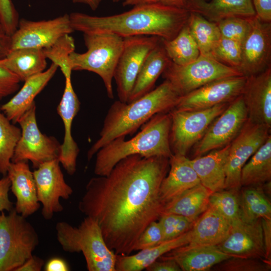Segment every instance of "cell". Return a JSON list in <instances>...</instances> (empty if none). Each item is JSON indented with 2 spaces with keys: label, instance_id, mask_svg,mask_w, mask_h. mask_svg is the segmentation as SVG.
Segmentation results:
<instances>
[{
  "label": "cell",
  "instance_id": "6da1fadb",
  "mask_svg": "<svg viewBox=\"0 0 271 271\" xmlns=\"http://www.w3.org/2000/svg\"><path fill=\"white\" fill-rule=\"evenodd\" d=\"M169 158L133 155L119 161L106 176L87 183L78 209L98 224L109 249L129 255L147 227L161 216L160 190Z\"/></svg>",
  "mask_w": 271,
  "mask_h": 271
},
{
  "label": "cell",
  "instance_id": "7a4b0ae2",
  "mask_svg": "<svg viewBox=\"0 0 271 271\" xmlns=\"http://www.w3.org/2000/svg\"><path fill=\"white\" fill-rule=\"evenodd\" d=\"M189 15L185 8L158 3L134 6L127 12L108 16L76 12L69 17L74 31L83 34L108 32L122 38L153 36L170 40L187 24Z\"/></svg>",
  "mask_w": 271,
  "mask_h": 271
},
{
  "label": "cell",
  "instance_id": "3957f363",
  "mask_svg": "<svg viewBox=\"0 0 271 271\" xmlns=\"http://www.w3.org/2000/svg\"><path fill=\"white\" fill-rule=\"evenodd\" d=\"M180 97L171 83L165 80L155 89L133 101H114L107 111L99 138L87 152L88 160L112 140L132 135L155 115L170 111Z\"/></svg>",
  "mask_w": 271,
  "mask_h": 271
},
{
  "label": "cell",
  "instance_id": "277c9868",
  "mask_svg": "<svg viewBox=\"0 0 271 271\" xmlns=\"http://www.w3.org/2000/svg\"><path fill=\"white\" fill-rule=\"evenodd\" d=\"M170 111L157 114L142 125L141 130L131 139L117 138L100 148L96 153L94 173L96 176L107 175L122 159L133 155L143 157H164L173 155L170 133Z\"/></svg>",
  "mask_w": 271,
  "mask_h": 271
},
{
  "label": "cell",
  "instance_id": "5b68a950",
  "mask_svg": "<svg viewBox=\"0 0 271 271\" xmlns=\"http://www.w3.org/2000/svg\"><path fill=\"white\" fill-rule=\"evenodd\" d=\"M58 242L63 250L82 252L89 271H115L116 254L107 246L97 222L86 217L78 227L65 221L56 225Z\"/></svg>",
  "mask_w": 271,
  "mask_h": 271
},
{
  "label": "cell",
  "instance_id": "8992f818",
  "mask_svg": "<svg viewBox=\"0 0 271 271\" xmlns=\"http://www.w3.org/2000/svg\"><path fill=\"white\" fill-rule=\"evenodd\" d=\"M83 34L86 52L70 54L72 70L94 72L102 79L108 97L114 98L112 80L121 53L123 38L108 32Z\"/></svg>",
  "mask_w": 271,
  "mask_h": 271
},
{
  "label": "cell",
  "instance_id": "52a82bcc",
  "mask_svg": "<svg viewBox=\"0 0 271 271\" xmlns=\"http://www.w3.org/2000/svg\"><path fill=\"white\" fill-rule=\"evenodd\" d=\"M38 233L26 218L14 208L0 212V271H15L38 245Z\"/></svg>",
  "mask_w": 271,
  "mask_h": 271
},
{
  "label": "cell",
  "instance_id": "ba28073f",
  "mask_svg": "<svg viewBox=\"0 0 271 271\" xmlns=\"http://www.w3.org/2000/svg\"><path fill=\"white\" fill-rule=\"evenodd\" d=\"M162 75L180 96L213 81L242 75L236 69L210 56L202 55L185 65H178L170 61Z\"/></svg>",
  "mask_w": 271,
  "mask_h": 271
},
{
  "label": "cell",
  "instance_id": "9c48e42d",
  "mask_svg": "<svg viewBox=\"0 0 271 271\" xmlns=\"http://www.w3.org/2000/svg\"><path fill=\"white\" fill-rule=\"evenodd\" d=\"M229 103L197 110H171L170 144L173 154L186 156Z\"/></svg>",
  "mask_w": 271,
  "mask_h": 271
},
{
  "label": "cell",
  "instance_id": "30bf717a",
  "mask_svg": "<svg viewBox=\"0 0 271 271\" xmlns=\"http://www.w3.org/2000/svg\"><path fill=\"white\" fill-rule=\"evenodd\" d=\"M36 109L35 102L18 122L21 127V136L11 162L30 161L37 168L43 163L58 159L61 144L54 137L41 132L37 122Z\"/></svg>",
  "mask_w": 271,
  "mask_h": 271
},
{
  "label": "cell",
  "instance_id": "8fae6325",
  "mask_svg": "<svg viewBox=\"0 0 271 271\" xmlns=\"http://www.w3.org/2000/svg\"><path fill=\"white\" fill-rule=\"evenodd\" d=\"M123 38V48L114 73L118 100L126 102L137 76L150 52L161 39L153 36H136Z\"/></svg>",
  "mask_w": 271,
  "mask_h": 271
},
{
  "label": "cell",
  "instance_id": "7c38bea8",
  "mask_svg": "<svg viewBox=\"0 0 271 271\" xmlns=\"http://www.w3.org/2000/svg\"><path fill=\"white\" fill-rule=\"evenodd\" d=\"M269 128L247 119L230 144L225 165L224 190L237 191L241 187V171L269 135Z\"/></svg>",
  "mask_w": 271,
  "mask_h": 271
},
{
  "label": "cell",
  "instance_id": "4fadbf2b",
  "mask_svg": "<svg viewBox=\"0 0 271 271\" xmlns=\"http://www.w3.org/2000/svg\"><path fill=\"white\" fill-rule=\"evenodd\" d=\"M248 119L241 95L230 102L225 109L211 123L196 144L194 156H201L231 143Z\"/></svg>",
  "mask_w": 271,
  "mask_h": 271
},
{
  "label": "cell",
  "instance_id": "5bb4252c",
  "mask_svg": "<svg viewBox=\"0 0 271 271\" xmlns=\"http://www.w3.org/2000/svg\"><path fill=\"white\" fill-rule=\"evenodd\" d=\"M74 31L67 14L48 20L33 21L22 19L11 36V50L25 48L46 49Z\"/></svg>",
  "mask_w": 271,
  "mask_h": 271
},
{
  "label": "cell",
  "instance_id": "9a60e30c",
  "mask_svg": "<svg viewBox=\"0 0 271 271\" xmlns=\"http://www.w3.org/2000/svg\"><path fill=\"white\" fill-rule=\"evenodd\" d=\"M33 173L38 200L42 205V215L50 219L55 213L63 211L60 199H69L73 189L66 182L58 159L42 163Z\"/></svg>",
  "mask_w": 271,
  "mask_h": 271
},
{
  "label": "cell",
  "instance_id": "2e32d148",
  "mask_svg": "<svg viewBox=\"0 0 271 271\" xmlns=\"http://www.w3.org/2000/svg\"><path fill=\"white\" fill-rule=\"evenodd\" d=\"M246 77L236 76L216 80L180 97L173 109L197 110L230 103L241 95Z\"/></svg>",
  "mask_w": 271,
  "mask_h": 271
},
{
  "label": "cell",
  "instance_id": "e0dca14e",
  "mask_svg": "<svg viewBox=\"0 0 271 271\" xmlns=\"http://www.w3.org/2000/svg\"><path fill=\"white\" fill-rule=\"evenodd\" d=\"M271 23L261 20L256 15L251 18V27L241 43V60L238 71L249 77L270 67Z\"/></svg>",
  "mask_w": 271,
  "mask_h": 271
},
{
  "label": "cell",
  "instance_id": "ac0fdd59",
  "mask_svg": "<svg viewBox=\"0 0 271 271\" xmlns=\"http://www.w3.org/2000/svg\"><path fill=\"white\" fill-rule=\"evenodd\" d=\"M217 246L232 257L266 261L261 219L251 222L241 220L231 227L227 237Z\"/></svg>",
  "mask_w": 271,
  "mask_h": 271
},
{
  "label": "cell",
  "instance_id": "d6986e66",
  "mask_svg": "<svg viewBox=\"0 0 271 271\" xmlns=\"http://www.w3.org/2000/svg\"><path fill=\"white\" fill-rule=\"evenodd\" d=\"M248 120L271 127V67L246 77L242 93Z\"/></svg>",
  "mask_w": 271,
  "mask_h": 271
},
{
  "label": "cell",
  "instance_id": "ffe728a7",
  "mask_svg": "<svg viewBox=\"0 0 271 271\" xmlns=\"http://www.w3.org/2000/svg\"><path fill=\"white\" fill-rule=\"evenodd\" d=\"M65 79L63 94L57 108L64 127V137L58 160L67 173L72 175L76 170L79 149L72 137L71 128L73 119L80 109V102L73 88L71 76L65 77Z\"/></svg>",
  "mask_w": 271,
  "mask_h": 271
},
{
  "label": "cell",
  "instance_id": "44dd1931",
  "mask_svg": "<svg viewBox=\"0 0 271 271\" xmlns=\"http://www.w3.org/2000/svg\"><path fill=\"white\" fill-rule=\"evenodd\" d=\"M7 175L10 189L16 198L14 209L25 217L35 213L40 207L33 172L28 161L11 163Z\"/></svg>",
  "mask_w": 271,
  "mask_h": 271
},
{
  "label": "cell",
  "instance_id": "7402d4cb",
  "mask_svg": "<svg viewBox=\"0 0 271 271\" xmlns=\"http://www.w3.org/2000/svg\"><path fill=\"white\" fill-rule=\"evenodd\" d=\"M161 257L174 259L183 271H205L232 256L221 250L217 245L188 243Z\"/></svg>",
  "mask_w": 271,
  "mask_h": 271
},
{
  "label": "cell",
  "instance_id": "603a6c76",
  "mask_svg": "<svg viewBox=\"0 0 271 271\" xmlns=\"http://www.w3.org/2000/svg\"><path fill=\"white\" fill-rule=\"evenodd\" d=\"M58 68L52 63L47 70L27 79L18 92L1 106L2 112L13 123H18L22 115L35 102V97L52 78Z\"/></svg>",
  "mask_w": 271,
  "mask_h": 271
},
{
  "label": "cell",
  "instance_id": "cb8c5ba5",
  "mask_svg": "<svg viewBox=\"0 0 271 271\" xmlns=\"http://www.w3.org/2000/svg\"><path fill=\"white\" fill-rule=\"evenodd\" d=\"M184 8L215 23L230 17L256 16L251 0H189Z\"/></svg>",
  "mask_w": 271,
  "mask_h": 271
},
{
  "label": "cell",
  "instance_id": "d4e9b609",
  "mask_svg": "<svg viewBox=\"0 0 271 271\" xmlns=\"http://www.w3.org/2000/svg\"><path fill=\"white\" fill-rule=\"evenodd\" d=\"M186 156L173 154L169 158V170L160 187V198L164 204L184 191L200 183Z\"/></svg>",
  "mask_w": 271,
  "mask_h": 271
},
{
  "label": "cell",
  "instance_id": "484cf974",
  "mask_svg": "<svg viewBox=\"0 0 271 271\" xmlns=\"http://www.w3.org/2000/svg\"><path fill=\"white\" fill-rule=\"evenodd\" d=\"M230 144L204 156L189 160L200 183L212 192L224 190L225 165Z\"/></svg>",
  "mask_w": 271,
  "mask_h": 271
},
{
  "label": "cell",
  "instance_id": "4316f807",
  "mask_svg": "<svg viewBox=\"0 0 271 271\" xmlns=\"http://www.w3.org/2000/svg\"><path fill=\"white\" fill-rule=\"evenodd\" d=\"M191 239V229L174 239L140 250L136 254L127 255L116 254L115 271L142 270L165 254L189 243Z\"/></svg>",
  "mask_w": 271,
  "mask_h": 271
},
{
  "label": "cell",
  "instance_id": "83f0119b",
  "mask_svg": "<svg viewBox=\"0 0 271 271\" xmlns=\"http://www.w3.org/2000/svg\"><path fill=\"white\" fill-rule=\"evenodd\" d=\"M231 225L217 211L208 207L195 221L191 229L189 243L217 245L228 236Z\"/></svg>",
  "mask_w": 271,
  "mask_h": 271
},
{
  "label": "cell",
  "instance_id": "f1b7e54d",
  "mask_svg": "<svg viewBox=\"0 0 271 271\" xmlns=\"http://www.w3.org/2000/svg\"><path fill=\"white\" fill-rule=\"evenodd\" d=\"M212 193L199 183L166 202L161 215L176 214L196 221L208 208L209 199Z\"/></svg>",
  "mask_w": 271,
  "mask_h": 271
},
{
  "label": "cell",
  "instance_id": "f546056e",
  "mask_svg": "<svg viewBox=\"0 0 271 271\" xmlns=\"http://www.w3.org/2000/svg\"><path fill=\"white\" fill-rule=\"evenodd\" d=\"M47 57L43 49L25 48L11 50L0 59V65L25 81L46 70Z\"/></svg>",
  "mask_w": 271,
  "mask_h": 271
},
{
  "label": "cell",
  "instance_id": "4dcf8cb0",
  "mask_svg": "<svg viewBox=\"0 0 271 271\" xmlns=\"http://www.w3.org/2000/svg\"><path fill=\"white\" fill-rule=\"evenodd\" d=\"M170 61L160 40L145 60L126 102L133 101L151 91Z\"/></svg>",
  "mask_w": 271,
  "mask_h": 271
},
{
  "label": "cell",
  "instance_id": "1f68e13d",
  "mask_svg": "<svg viewBox=\"0 0 271 271\" xmlns=\"http://www.w3.org/2000/svg\"><path fill=\"white\" fill-rule=\"evenodd\" d=\"M240 174L241 187L258 186L270 181L271 136L249 159Z\"/></svg>",
  "mask_w": 271,
  "mask_h": 271
},
{
  "label": "cell",
  "instance_id": "d6a6232c",
  "mask_svg": "<svg viewBox=\"0 0 271 271\" xmlns=\"http://www.w3.org/2000/svg\"><path fill=\"white\" fill-rule=\"evenodd\" d=\"M161 41L168 58L175 64H188L197 59L200 55L187 24L173 39L170 40L161 39Z\"/></svg>",
  "mask_w": 271,
  "mask_h": 271
},
{
  "label": "cell",
  "instance_id": "836d02e7",
  "mask_svg": "<svg viewBox=\"0 0 271 271\" xmlns=\"http://www.w3.org/2000/svg\"><path fill=\"white\" fill-rule=\"evenodd\" d=\"M258 186L244 187L239 197L241 218L245 222L271 219V205Z\"/></svg>",
  "mask_w": 271,
  "mask_h": 271
},
{
  "label": "cell",
  "instance_id": "e575fe53",
  "mask_svg": "<svg viewBox=\"0 0 271 271\" xmlns=\"http://www.w3.org/2000/svg\"><path fill=\"white\" fill-rule=\"evenodd\" d=\"M187 25L200 55L211 57L213 48L221 37L216 23L197 13L190 12Z\"/></svg>",
  "mask_w": 271,
  "mask_h": 271
},
{
  "label": "cell",
  "instance_id": "d590c367",
  "mask_svg": "<svg viewBox=\"0 0 271 271\" xmlns=\"http://www.w3.org/2000/svg\"><path fill=\"white\" fill-rule=\"evenodd\" d=\"M21 136V129L15 126L1 110L0 174L6 176L15 149Z\"/></svg>",
  "mask_w": 271,
  "mask_h": 271
},
{
  "label": "cell",
  "instance_id": "8d00e7d4",
  "mask_svg": "<svg viewBox=\"0 0 271 271\" xmlns=\"http://www.w3.org/2000/svg\"><path fill=\"white\" fill-rule=\"evenodd\" d=\"M235 191L222 190L212 192L209 199V206L222 215L231 227L242 220L239 196Z\"/></svg>",
  "mask_w": 271,
  "mask_h": 271
},
{
  "label": "cell",
  "instance_id": "74e56055",
  "mask_svg": "<svg viewBox=\"0 0 271 271\" xmlns=\"http://www.w3.org/2000/svg\"><path fill=\"white\" fill-rule=\"evenodd\" d=\"M211 57L238 70L241 60V44L221 36L213 48Z\"/></svg>",
  "mask_w": 271,
  "mask_h": 271
},
{
  "label": "cell",
  "instance_id": "f35d334b",
  "mask_svg": "<svg viewBox=\"0 0 271 271\" xmlns=\"http://www.w3.org/2000/svg\"><path fill=\"white\" fill-rule=\"evenodd\" d=\"M162 228L163 241L174 239L191 230L195 222L176 214H163L158 220Z\"/></svg>",
  "mask_w": 271,
  "mask_h": 271
},
{
  "label": "cell",
  "instance_id": "ab89813d",
  "mask_svg": "<svg viewBox=\"0 0 271 271\" xmlns=\"http://www.w3.org/2000/svg\"><path fill=\"white\" fill-rule=\"evenodd\" d=\"M251 18L233 17L221 20L216 24L222 37L242 43L251 27Z\"/></svg>",
  "mask_w": 271,
  "mask_h": 271
},
{
  "label": "cell",
  "instance_id": "60d3db41",
  "mask_svg": "<svg viewBox=\"0 0 271 271\" xmlns=\"http://www.w3.org/2000/svg\"><path fill=\"white\" fill-rule=\"evenodd\" d=\"M217 269L227 271H268L270 263L264 259L231 257L222 261Z\"/></svg>",
  "mask_w": 271,
  "mask_h": 271
},
{
  "label": "cell",
  "instance_id": "b9f144b4",
  "mask_svg": "<svg viewBox=\"0 0 271 271\" xmlns=\"http://www.w3.org/2000/svg\"><path fill=\"white\" fill-rule=\"evenodd\" d=\"M163 241V234L158 220L151 222L139 237L134 247L140 250L152 247Z\"/></svg>",
  "mask_w": 271,
  "mask_h": 271
},
{
  "label": "cell",
  "instance_id": "7bdbcfd3",
  "mask_svg": "<svg viewBox=\"0 0 271 271\" xmlns=\"http://www.w3.org/2000/svg\"><path fill=\"white\" fill-rule=\"evenodd\" d=\"M19 15L11 0H0V22L10 36L16 31L19 22Z\"/></svg>",
  "mask_w": 271,
  "mask_h": 271
},
{
  "label": "cell",
  "instance_id": "ee69618b",
  "mask_svg": "<svg viewBox=\"0 0 271 271\" xmlns=\"http://www.w3.org/2000/svg\"><path fill=\"white\" fill-rule=\"evenodd\" d=\"M21 82L18 76L0 65V100L18 91Z\"/></svg>",
  "mask_w": 271,
  "mask_h": 271
},
{
  "label": "cell",
  "instance_id": "f6af8a7d",
  "mask_svg": "<svg viewBox=\"0 0 271 271\" xmlns=\"http://www.w3.org/2000/svg\"><path fill=\"white\" fill-rule=\"evenodd\" d=\"M11 182L7 175L0 179V212H10L14 209L13 203L9 197Z\"/></svg>",
  "mask_w": 271,
  "mask_h": 271
},
{
  "label": "cell",
  "instance_id": "bcb514c9",
  "mask_svg": "<svg viewBox=\"0 0 271 271\" xmlns=\"http://www.w3.org/2000/svg\"><path fill=\"white\" fill-rule=\"evenodd\" d=\"M148 271H181L178 263L173 259L160 257L146 268Z\"/></svg>",
  "mask_w": 271,
  "mask_h": 271
},
{
  "label": "cell",
  "instance_id": "7dc6e473",
  "mask_svg": "<svg viewBox=\"0 0 271 271\" xmlns=\"http://www.w3.org/2000/svg\"><path fill=\"white\" fill-rule=\"evenodd\" d=\"M256 15L262 21L271 23V0H251Z\"/></svg>",
  "mask_w": 271,
  "mask_h": 271
},
{
  "label": "cell",
  "instance_id": "c3c4849f",
  "mask_svg": "<svg viewBox=\"0 0 271 271\" xmlns=\"http://www.w3.org/2000/svg\"><path fill=\"white\" fill-rule=\"evenodd\" d=\"M263 238L265 252V260L270 263L271 219H261Z\"/></svg>",
  "mask_w": 271,
  "mask_h": 271
},
{
  "label": "cell",
  "instance_id": "681fc988",
  "mask_svg": "<svg viewBox=\"0 0 271 271\" xmlns=\"http://www.w3.org/2000/svg\"><path fill=\"white\" fill-rule=\"evenodd\" d=\"M44 263L43 259L33 254L15 271H40Z\"/></svg>",
  "mask_w": 271,
  "mask_h": 271
},
{
  "label": "cell",
  "instance_id": "f907efd6",
  "mask_svg": "<svg viewBox=\"0 0 271 271\" xmlns=\"http://www.w3.org/2000/svg\"><path fill=\"white\" fill-rule=\"evenodd\" d=\"M11 48V37L6 32L0 22V59L7 56Z\"/></svg>",
  "mask_w": 271,
  "mask_h": 271
},
{
  "label": "cell",
  "instance_id": "816d5d0a",
  "mask_svg": "<svg viewBox=\"0 0 271 271\" xmlns=\"http://www.w3.org/2000/svg\"><path fill=\"white\" fill-rule=\"evenodd\" d=\"M69 267L66 262L59 257H54L49 260L45 265L46 271H68Z\"/></svg>",
  "mask_w": 271,
  "mask_h": 271
},
{
  "label": "cell",
  "instance_id": "f5cc1de1",
  "mask_svg": "<svg viewBox=\"0 0 271 271\" xmlns=\"http://www.w3.org/2000/svg\"><path fill=\"white\" fill-rule=\"evenodd\" d=\"M160 0H124L122 5L123 7L132 6H137L153 4L160 3Z\"/></svg>",
  "mask_w": 271,
  "mask_h": 271
},
{
  "label": "cell",
  "instance_id": "db71d44e",
  "mask_svg": "<svg viewBox=\"0 0 271 271\" xmlns=\"http://www.w3.org/2000/svg\"><path fill=\"white\" fill-rule=\"evenodd\" d=\"M188 1L189 0H160V3L167 6L184 8Z\"/></svg>",
  "mask_w": 271,
  "mask_h": 271
},
{
  "label": "cell",
  "instance_id": "11a10c76",
  "mask_svg": "<svg viewBox=\"0 0 271 271\" xmlns=\"http://www.w3.org/2000/svg\"><path fill=\"white\" fill-rule=\"evenodd\" d=\"M102 0H72L74 4L80 3L88 5L90 8L95 11L99 6Z\"/></svg>",
  "mask_w": 271,
  "mask_h": 271
},
{
  "label": "cell",
  "instance_id": "9f6ffc18",
  "mask_svg": "<svg viewBox=\"0 0 271 271\" xmlns=\"http://www.w3.org/2000/svg\"><path fill=\"white\" fill-rule=\"evenodd\" d=\"M112 2L113 3H117L120 1H123L124 0H111Z\"/></svg>",
  "mask_w": 271,
  "mask_h": 271
}]
</instances>
